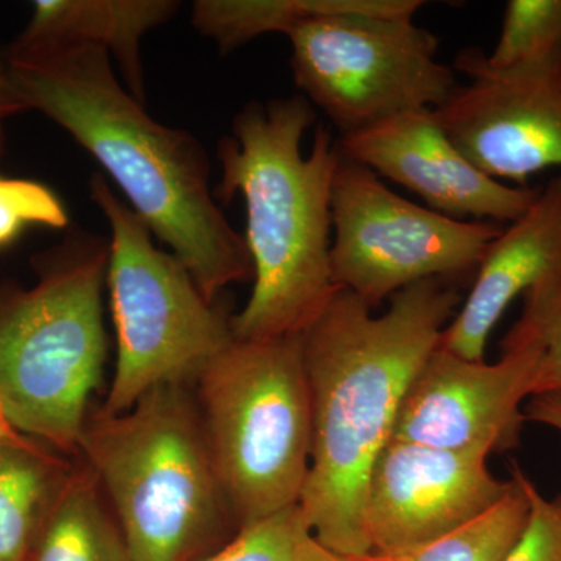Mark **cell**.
Instances as JSON below:
<instances>
[{"mask_svg": "<svg viewBox=\"0 0 561 561\" xmlns=\"http://www.w3.org/2000/svg\"><path fill=\"white\" fill-rule=\"evenodd\" d=\"M0 91L11 116L44 114L90 151L209 301L253 276L245 239L210 191L202 144L151 119L121 87L108 51L91 46L0 51Z\"/></svg>", "mask_w": 561, "mask_h": 561, "instance_id": "cell-1", "label": "cell"}, {"mask_svg": "<svg viewBox=\"0 0 561 561\" xmlns=\"http://www.w3.org/2000/svg\"><path fill=\"white\" fill-rule=\"evenodd\" d=\"M382 316L337 289L301 334L312 411L311 463L300 507L313 538L345 557L370 556L368 476L393 435L409 383L460 309L445 279L398 291Z\"/></svg>", "mask_w": 561, "mask_h": 561, "instance_id": "cell-2", "label": "cell"}, {"mask_svg": "<svg viewBox=\"0 0 561 561\" xmlns=\"http://www.w3.org/2000/svg\"><path fill=\"white\" fill-rule=\"evenodd\" d=\"M305 95L250 103L221 139L216 201L245 202V243L254 286L232 316L238 341L301 335L339 287L332 280V181L341 161L337 140L320 125L312 149L302 138L316 122Z\"/></svg>", "mask_w": 561, "mask_h": 561, "instance_id": "cell-3", "label": "cell"}, {"mask_svg": "<svg viewBox=\"0 0 561 561\" xmlns=\"http://www.w3.org/2000/svg\"><path fill=\"white\" fill-rule=\"evenodd\" d=\"M110 243L72 230L33 257L38 280L0 290V409L20 434L80 451L106 359Z\"/></svg>", "mask_w": 561, "mask_h": 561, "instance_id": "cell-4", "label": "cell"}, {"mask_svg": "<svg viewBox=\"0 0 561 561\" xmlns=\"http://www.w3.org/2000/svg\"><path fill=\"white\" fill-rule=\"evenodd\" d=\"M80 451L135 561L202 559L236 527L184 383L158 387L122 413H92Z\"/></svg>", "mask_w": 561, "mask_h": 561, "instance_id": "cell-5", "label": "cell"}, {"mask_svg": "<svg viewBox=\"0 0 561 561\" xmlns=\"http://www.w3.org/2000/svg\"><path fill=\"white\" fill-rule=\"evenodd\" d=\"M197 382L203 431L236 529L300 504L312 446L301 335L234 339Z\"/></svg>", "mask_w": 561, "mask_h": 561, "instance_id": "cell-6", "label": "cell"}, {"mask_svg": "<svg viewBox=\"0 0 561 561\" xmlns=\"http://www.w3.org/2000/svg\"><path fill=\"white\" fill-rule=\"evenodd\" d=\"M91 198L111 230L108 280L117 360L101 411L122 413L158 387L197 381L232 341L231 319L198 289L173 254L158 249L142 219L102 173Z\"/></svg>", "mask_w": 561, "mask_h": 561, "instance_id": "cell-7", "label": "cell"}, {"mask_svg": "<svg viewBox=\"0 0 561 561\" xmlns=\"http://www.w3.org/2000/svg\"><path fill=\"white\" fill-rule=\"evenodd\" d=\"M295 84L341 136L451 98L456 70L438 60L440 39L413 16L335 13L289 33Z\"/></svg>", "mask_w": 561, "mask_h": 561, "instance_id": "cell-8", "label": "cell"}, {"mask_svg": "<svg viewBox=\"0 0 561 561\" xmlns=\"http://www.w3.org/2000/svg\"><path fill=\"white\" fill-rule=\"evenodd\" d=\"M331 210L332 280L371 311L421 280L476 273L502 231L494 221L451 219L409 202L342 154Z\"/></svg>", "mask_w": 561, "mask_h": 561, "instance_id": "cell-9", "label": "cell"}, {"mask_svg": "<svg viewBox=\"0 0 561 561\" xmlns=\"http://www.w3.org/2000/svg\"><path fill=\"white\" fill-rule=\"evenodd\" d=\"M454 70L468 81L434 114L476 168L513 186L561 168V43L541 60L511 69L493 68L485 51L467 47Z\"/></svg>", "mask_w": 561, "mask_h": 561, "instance_id": "cell-10", "label": "cell"}, {"mask_svg": "<svg viewBox=\"0 0 561 561\" xmlns=\"http://www.w3.org/2000/svg\"><path fill=\"white\" fill-rule=\"evenodd\" d=\"M502 351L501 359L489 364L437 346L409 383L391 438L453 451L515 448L541 351L537 343L508 337Z\"/></svg>", "mask_w": 561, "mask_h": 561, "instance_id": "cell-11", "label": "cell"}, {"mask_svg": "<svg viewBox=\"0 0 561 561\" xmlns=\"http://www.w3.org/2000/svg\"><path fill=\"white\" fill-rule=\"evenodd\" d=\"M483 449L387 443L373 463L364 530L376 556H400L478 518L511 490L489 470Z\"/></svg>", "mask_w": 561, "mask_h": 561, "instance_id": "cell-12", "label": "cell"}, {"mask_svg": "<svg viewBox=\"0 0 561 561\" xmlns=\"http://www.w3.org/2000/svg\"><path fill=\"white\" fill-rule=\"evenodd\" d=\"M337 149L451 219L512 224L540 194V187L502 183L476 168L443 130L434 110L408 111L341 136Z\"/></svg>", "mask_w": 561, "mask_h": 561, "instance_id": "cell-13", "label": "cell"}, {"mask_svg": "<svg viewBox=\"0 0 561 561\" xmlns=\"http://www.w3.org/2000/svg\"><path fill=\"white\" fill-rule=\"evenodd\" d=\"M561 273V175L553 176L530 208L490 243L474 284L438 346L468 360H485L497 321L519 295Z\"/></svg>", "mask_w": 561, "mask_h": 561, "instance_id": "cell-14", "label": "cell"}, {"mask_svg": "<svg viewBox=\"0 0 561 561\" xmlns=\"http://www.w3.org/2000/svg\"><path fill=\"white\" fill-rule=\"evenodd\" d=\"M176 9L179 2L172 0H36L24 31L3 54L101 47L117 61L133 98L142 103L140 39L171 20Z\"/></svg>", "mask_w": 561, "mask_h": 561, "instance_id": "cell-15", "label": "cell"}, {"mask_svg": "<svg viewBox=\"0 0 561 561\" xmlns=\"http://www.w3.org/2000/svg\"><path fill=\"white\" fill-rule=\"evenodd\" d=\"M421 7V0H201L194 3L192 22L225 54L267 33L289 35L302 22L324 14L415 18Z\"/></svg>", "mask_w": 561, "mask_h": 561, "instance_id": "cell-16", "label": "cell"}, {"mask_svg": "<svg viewBox=\"0 0 561 561\" xmlns=\"http://www.w3.org/2000/svg\"><path fill=\"white\" fill-rule=\"evenodd\" d=\"M31 561H135L90 468L69 472L41 526Z\"/></svg>", "mask_w": 561, "mask_h": 561, "instance_id": "cell-17", "label": "cell"}, {"mask_svg": "<svg viewBox=\"0 0 561 561\" xmlns=\"http://www.w3.org/2000/svg\"><path fill=\"white\" fill-rule=\"evenodd\" d=\"M68 474L24 437L0 448V561H31L46 513Z\"/></svg>", "mask_w": 561, "mask_h": 561, "instance_id": "cell-18", "label": "cell"}, {"mask_svg": "<svg viewBox=\"0 0 561 561\" xmlns=\"http://www.w3.org/2000/svg\"><path fill=\"white\" fill-rule=\"evenodd\" d=\"M522 472L513 468L511 490L478 518L400 556L370 553L371 561H504L529 523L530 502Z\"/></svg>", "mask_w": 561, "mask_h": 561, "instance_id": "cell-19", "label": "cell"}, {"mask_svg": "<svg viewBox=\"0 0 561 561\" xmlns=\"http://www.w3.org/2000/svg\"><path fill=\"white\" fill-rule=\"evenodd\" d=\"M561 43V0H511L496 46L485 54L496 69L541 60Z\"/></svg>", "mask_w": 561, "mask_h": 561, "instance_id": "cell-20", "label": "cell"}, {"mask_svg": "<svg viewBox=\"0 0 561 561\" xmlns=\"http://www.w3.org/2000/svg\"><path fill=\"white\" fill-rule=\"evenodd\" d=\"M312 540L298 504L241 527L232 540L195 561H301Z\"/></svg>", "mask_w": 561, "mask_h": 561, "instance_id": "cell-21", "label": "cell"}, {"mask_svg": "<svg viewBox=\"0 0 561 561\" xmlns=\"http://www.w3.org/2000/svg\"><path fill=\"white\" fill-rule=\"evenodd\" d=\"M505 337L537 343L541 351L534 397L561 391V273L526 294L522 317Z\"/></svg>", "mask_w": 561, "mask_h": 561, "instance_id": "cell-22", "label": "cell"}, {"mask_svg": "<svg viewBox=\"0 0 561 561\" xmlns=\"http://www.w3.org/2000/svg\"><path fill=\"white\" fill-rule=\"evenodd\" d=\"M32 225L65 230L68 210L46 184L0 175V250L13 245Z\"/></svg>", "mask_w": 561, "mask_h": 561, "instance_id": "cell-23", "label": "cell"}, {"mask_svg": "<svg viewBox=\"0 0 561 561\" xmlns=\"http://www.w3.org/2000/svg\"><path fill=\"white\" fill-rule=\"evenodd\" d=\"M530 502L529 523L504 561H561V494L548 500L522 472Z\"/></svg>", "mask_w": 561, "mask_h": 561, "instance_id": "cell-24", "label": "cell"}, {"mask_svg": "<svg viewBox=\"0 0 561 561\" xmlns=\"http://www.w3.org/2000/svg\"><path fill=\"white\" fill-rule=\"evenodd\" d=\"M526 421L561 432V391L535 394L527 402Z\"/></svg>", "mask_w": 561, "mask_h": 561, "instance_id": "cell-25", "label": "cell"}, {"mask_svg": "<svg viewBox=\"0 0 561 561\" xmlns=\"http://www.w3.org/2000/svg\"><path fill=\"white\" fill-rule=\"evenodd\" d=\"M301 561H371L370 556L365 557H345L341 553L332 552L330 549L321 546L319 541L313 538L309 545L308 551Z\"/></svg>", "mask_w": 561, "mask_h": 561, "instance_id": "cell-26", "label": "cell"}, {"mask_svg": "<svg viewBox=\"0 0 561 561\" xmlns=\"http://www.w3.org/2000/svg\"><path fill=\"white\" fill-rule=\"evenodd\" d=\"M22 435L20 432L13 430V426L9 423V420L3 415L2 409H0V448L9 445V443L18 440Z\"/></svg>", "mask_w": 561, "mask_h": 561, "instance_id": "cell-27", "label": "cell"}, {"mask_svg": "<svg viewBox=\"0 0 561 561\" xmlns=\"http://www.w3.org/2000/svg\"><path fill=\"white\" fill-rule=\"evenodd\" d=\"M9 116H11L9 106H7L5 101H3L2 91H0V133H2V121Z\"/></svg>", "mask_w": 561, "mask_h": 561, "instance_id": "cell-28", "label": "cell"}]
</instances>
